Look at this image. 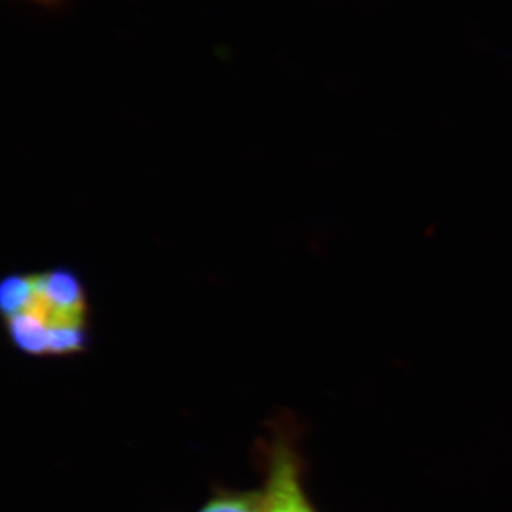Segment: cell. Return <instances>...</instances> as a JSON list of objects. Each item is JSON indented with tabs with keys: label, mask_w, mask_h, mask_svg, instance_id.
<instances>
[{
	"label": "cell",
	"mask_w": 512,
	"mask_h": 512,
	"mask_svg": "<svg viewBox=\"0 0 512 512\" xmlns=\"http://www.w3.org/2000/svg\"><path fill=\"white\" fill-rule=\"evenodd\" d=\"M0 307L10 339L24 353L72 355L87 345V294L70 269L5 277Z\"/></svg>",
	"instance_id": "1"
},
{
	"label": "cell",
	"mask_w": 512,
	"mask_h": 512,
	"mask_svg": "<svg viewBox=\"0 0 512 512\" xmlns=\"http://www.w3.org/2000/svg\"><path fill=\"white\" fill-rule=\"evenodd\" d=\"M262 512H315L300 484L299 461L284 443L276 445L269 459Z\"/></svg>",
	"instance_id": "2"
},
{
	"label": "cell",
	"mask_w": 512,
	"mask_h": 512,
	"mask_svg": "<svg viewBox=\"0 0 512 512\" xmlns=\"http://www.w3.org/2000/svg\"><path fill=\"white\" fill-rule=\"evenodd\" d=\"M264 493H224L199 512H262Z\"/></svg>",
	"instance_id": "3"
},
{
	"label": "cell",
	"mask_w": 512,
	"mask_h": 512,
	"mask_svg": "<svg viewBox=\"0 0 512 512\" xmlns=\"http://www.w3.org/2000/svg\"><path fill=\"white\" fill-rule=\"evenodd\" d=\"M29 2H34L37 5H44V7H58V5H62L65 0H29Z\"/></svg>",
	"instance_id": "4"
}]
</instances>
